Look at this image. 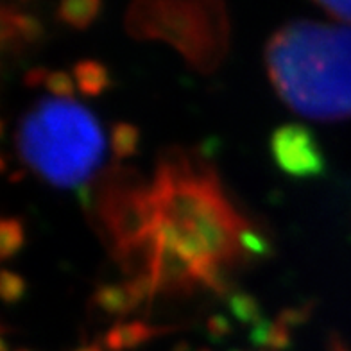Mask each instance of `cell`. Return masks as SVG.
<instances>
[{
  "instance_id": "6da1fadb",
  "label": "cell",
  "mask_w": 351,
  "mask_h": 351,
  "mask_svg": "<svg viewBox=\"0 0 351 351\" xmlns=\"http://www.w3.org/2000/svg\"><path fill=\"white\" fill-rule=\"evenodd\" d=\"M156 258L149 280L156 294H190L197 287L222 294L228 274L269 251L253 222L231 203L208 160L172 147L156 160Z\"/></svg>"
},
{
  "instance_id": "7a4b0ae2",
  "label": "cell",
  "mask_w": 351,
  "mask_h": 351,
  "mask_svg": "<svg viewBox=\"0 0 351 351\" xmlns=\"http://www.w3.org/2000/svg\"><path fill=\"white\" fill-rule=\"evenodd\" d=\"M265 66L292 111L314 121L351 117V27L287 22L269 38Z\"/></svg>"
},
{
  "instance_id": "3957f363",
  "label": "cell",
  "mask_w": 351,
  "mask_h": 351,
  "mask_svg": "<svg viewBox=\"0 0 351 351\" xmlns=\"http://www.w3.org/2000/svg\"><path fill=\"white\" fill-rule=\"evenodd\" d=\"M14 142L29 169L61 189L86 183L104 153V136L92 111L63 99L34 104L20 119Z\"/></svg>"
},
{
  "instance_id": "277c9868",
  "label": "cell",
  "mask_w": 351,
  "mask_h": 351,
  "mask_svg": "<svg viewBox=\"0 0 351 351\" xmlns=\"http://www.w3.org/2000/svg\"><path fill=\"white\" fill-rule=\"evenodd\" d=\"M93 208L101 239L130 280L149 278L156 256L158 212L153 189L133 169L110 167L95 181Z\"/></svg>"
},
{
  "instance_id": "5b68a950",
  "label": "cell",
  "mask_w": 351,
  "mask_h": 351,
  "mask_svg": "<svg viewBox=\"0 0 351 351\" xmlns=\"http://www.w3.org/2000/svg\"><path fill=\"white\" fill-rule=\"evenodd\" d=\"M125 31L136 40L172 45L192 69L210 74L226 58L230 19L222 2H149L128 8Z\"/></svg>"
},
{
  "instance_id": "8992f818",
  "label": "cell",
  "mask_w": 351,
  "mask_h": 351,
  "mask_svg": "<svg viewBox=\"0 0 351 351\" xmlns=\"http://www.w3.org/2000/svg\"><path fill=\"white\" fill-rule=\"evenodd\" d=\"M269 149L278 169L292 178H314L326 169L314 133L301 124H283L273 131Z\"/></svg>"
},
{
  "instance_id": "52a82bcc",
  "label": "cell",
  "mask_w": 351,
  "mask_h": 351,
  "mask_svg": "<svg viewBox=\"0 0 351 351\" xmlns=\"http://www.w3.org/2000/svg\"><path fill=\"white\" fill-rule=\"evenodd\" d=\"M154 298V291L145 278H134L124 283L101 285L93 292L92 306L110 317H124L133 312L142 301Z\"/></svg>"
},
{
  "instance_id": "ba28073f",
  "label": "cell",
  "mask_w": 351,
  "mask_h": 351,
  "mask_svg": "<svg viewBox=\"0 0 351 351\" xmlns=\"http://www.w3.org/2000/svg\"><path fill=\"white\" fill-rule=\"evenodd\" d=\"M43 36L42 22L33 14L19 11L14 5H2V49L5 52L27 51Z\"/></svg>"
},
{
  "instance_id": "9c48e42d",
  "label": "cell",
  "mask_w": 351,
  "mask_h": 351,
  "mask_svg": "<svg viewBox=\"0 0 351 351\" xmlns=\"http://www.w3.org/2000/svg\"><path fill=\"white\" fill-rule=\"evenodd\" d=\"M172 326H154V324L143 323V321H130V323H117L111 326L104 337L102 346L110 351H125L140 346L143 342L154 337L165 335L172 332Z\"/></svg>"
},
{
  "instance_id": "30bf717a",
  "label": "cell",
  "mask_w": 351,
  "mask_h": 351,
  "mask_svg": "<svg viewBox=\"0 0 351 351\" xmlns=\"http://www.w3.org/2000/svg\"><path fill=\"white\" fill-rule=\"evenodd\" d=\"M74 81L75 86L81 90V93L97 97L106 88H110L111 79L108 74V69L101 61L95 60H81L74 65Z\"/></svg>"
},
{
  "instance_id": "8fae6325",
  "label": "cell",
  "mask_w": 351,
  "mask_h": 351,
  "mask_svg": "<svg viewBox=\"0 0 351 351\" xmlns=\"http://www.w3.org/2000/svg\"><path fill=\"white\" fill-rule=\"evenodd\" d=\"M102 4L99 0H66L58 5V19L74 29H86L95 20Z\"/></svg>"
},
{
  "instance_id": "7c38bea8",
  "label": "cell",
  "mask_w": 351,
  "mask_h": 351,
  "mask_svg": "<svg viewBox=\"0 0 351 351\" xmlns=\"http://www.w3.org/2000/svg\"><path fill=\"white\" fill-rule=\"evenodd\" d=\"M291 326L283 321L282 317H278L276 321H265L258 323L251 332V341L260 346L273 348V350H283L289 346L291 342Z\"/></svg>"
},
{
  "instance_id": "4fadbf2b",
  "label": "cell",
  "mask_w": 351,
  "mask_h": 351,
  "mask_svg": "<svg viewBox=\"0 0 351 351\" xmlns=\"http://www.w3.org/2000/svg\"><path fill=\"white\" fill-rule=\"evenodd\" d=\"M25 242L23 224L16 217H4L0 222V258L8 260L22 250Z\"/></svg>"
},
{
  "instance_id": "5bb4252c",
  "label": "cell",
  "mask_w": 351,
  "mask_h": 351,
  "mask_svg": "<svg viewBox=\"0 0 351 351\" xmlns=\"http://www.w3.org/2000/svg\"><path fill=\"white\" fill-rule=\"evenodd\" d=\"M138 136L140 133L136 125L128 124V122H117L111 128V149L117 160H124L136 153Z\"/></svg>"
},
{
  "instance_id": "9a60e30c",
  "label": "cell",
  "mask_w": 351,
  "mask_h": 351,
  "mask_svg": "<svg viewBox=\"0 0 351 351\" xmlns=\"http://www.w3.org/2000/svg\"><path fill=\"white\" fill-rule=\"evenodd\" d=\"M230 310L231 314L235 315L239 321L251 323L254 324V326L263 321L262 315H260L258 301L254 300L253 296H250V294H245V292H235V294H231Z\"/></svg>"
},
{
  "instance_id": "2e32d148",
  "label": "cell",
  "mask_w": 351,
  "mask_h": 351,
  "mask_svg": "<svg viewBox=\"0 0 351 351\" xmlns=\"http://www.w3.org/2000/svg\"><path fill=\"white\" fill-rule=\"evenodd\" d=\"M43 86L52 95H56L58 99H63V101H70V99L74 97L75 81L72 79V75L63 72V70H52V72H49Z\"/></svg>"
},
{
  "instance_id": "e0dca14e",
  "label": "cell",
  "mask_w": 351,
  "mask_h": 351,
  "mask_svg": "<svg viewBox=\"0 0 351 351\" xmlns=\"http://www.w3.org/2000/svg\"><path fill=\"white\" fill-rule=\"evenodd\" d=\"M23 294H25L23 278L16 273H11L8 269L2 271V274H0V296H2V301L11 305V303H16Z\"/></svg>"
},
{
  "instance_id": "ac0fdd59",
  "label": "cell",
  "mask_w": 351,
  "mask_h": 351,
  "mask_svg": "<svg viewBox=\"0 0 351 351\" xmlns=\"http://www.w3.org/2000/svg\"><path fill=\"white\" fill-rule=\"evenodd\" d=\"M315 5L332 19L351 22V2H315Z\"/></svg>"
},
{
  "instance_id": "d6986e66",
  "label": "cell",
  "mask_w": 351,
  "mask_h": 351,
  "mask_svg": "<svg viewBox=\"0 0 351 351\" xmlns=\"http://www.w3.org/2000/svg\"><path fill=\"white\" fill-rule=\"evenodd\" d=\"M47 74H49V70L33 69V70H29L27 74H25L23 81H25V84H27V86H43Z\"/></svg>"
},
{
  "instance_id": "ffe728a7",
  "label": "cell",
  "mask_w": 351,
  "mask_h": 351,
  "mask_svg": "<svg viewBox=\"0 0 351 351\" xmlns=\"http://www.w3.org/2000/svg\"><path fill=\"white\" fill-rule=\"evenodd\" d=\"M210 330H212V333H215V337H219V335L228 332V323L222 317H215L210 321Z\"/></svg>"
},
{
  "instance_id": "44dd1931",
  "label": "cell",
  "mask_w": 351,
  "mask_h": 351,
  "mask_svg": "<svg viewBox=\"0 0 351 351\" xmlns=\"http://www.w3.org/2000/svg\"><path fill=\"white\" fill-rule=\"evenodd\" d=\"M75 351H102V350L99 346H83V348H79V350H75Z\"/></svg>"
},
{
  "instance_id": "7402d4cb",
  "label": "cell",
  "mask_w": 351,
  "mask_h": 351,
  "mask_svg": "<svg viewBox=\"0 0 351 351\" xmlns=\"http://www.w3.org/2000/svg\"><path fill=\"white\" fill-rule=\"evenodd\" d=\"M19 351H29V350H19Z\"/></svg>"
}]
</instances>
